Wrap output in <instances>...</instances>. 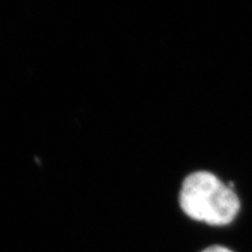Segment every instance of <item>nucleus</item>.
<instances>
[{"instance_id":"nucleus-1","label":"nucleus","mask_w":252,"mask_h":252,"mask_svg":"<svg viewBox=\"0 0 252 252\" xmlns=\"http://www.w3.org/2000/svg\"><path fill=\"white\" fill-rule=\"evenodd\" d=\"M179 202L186 216L215 226L231 223L241 207L232 185L208 171H195L185 178Z\"/></svg>"},{"instance_id":"nucleus-2","label":"nucleus","mask_w":252,"mask_h":252,"mask_svg":"<svg viewBox=\"0 0 252 252\" xmlns=\"http://www.w3.org/2000/svg\"><path fill=\"white\" fill-rule=\"evenodd\" d=\"M202 252H232V251L229 250L228 248H226V247L215 245V246H210V247L206 248L205 250H203Z\"/></svg>"}]
</instances>
